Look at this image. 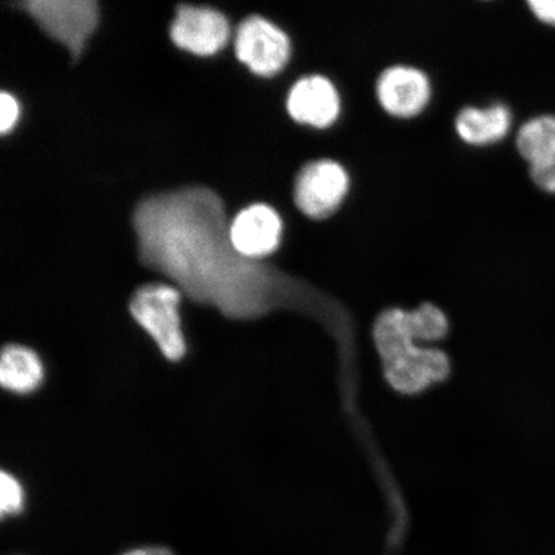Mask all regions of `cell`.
Instances as JSON below:
<instances>
[{
	"mask_svg": "<svg viewBox=\"0 0 555 555\" xmlns=\"http://www.w3.org/2000/svg\"><path fill=\"white\" fill-rule=\"evenodd\" d=\"M133 227L145 267L228 318H258L286 300V278L234 247L223 201L211 190L190 186L144 198Z\"/></svg>",
	"mask_w": 555,
	"mask_h": 555,
	"instance_id": "cell-1",
	"label": "cell"
},
{
	"mask_svg": "<svg viewBox=\"0 0 555 555\" xmlns=\"http://www.w3.org/2000/svg\"><path fill=\"white\" fill-rule=\"evenodd\" d=\"M179 304L177 287L152 283L135 291L129 307L135 322L149 333L170 362H179L186 352Z\"/></svg>",
	"mask_w": 555,
	"mask_h": 555,
	"instance_id": "cell-2",
	"label": "cell"
},
{
	"mask_svg": "<svg viewBox=\"0 0 555 555\" xmlns=\"http://www.w3.org/2000/svg\"><path fill=\"white\" fill-rule=\"evenodd\" d=\"M20 9L75 59L85 51L100 21L99 4L93 0H30Z\"/></svg>",
	"mask_w": 555,
	"mask_h": 555,
	"instance_id": "cell-3",
	"label": "cell"
},
{
	"mask_svg": "<svg viewBox=\"0 0 555 555\" xmlns=\"http://www.w3.org/2000/svg\"><path fill=\"white\" fill-rule=\"evenodd\" d=\"M350 190V177L335 159H314L298 171L295 186V204L305 217L323 220L332 217Z\"/></svg>",
	"mask_w": 555,
	"mask_h": 555,
	"instance_id": "cell-4",
	"label": "cell"
},
{
	"mask_svg": "<svg viewBox=\"0 0 555 555\" xmlns=\"http://www.w3.org/2000/svg\"><path fill=\"white\" fill-rule=\"evenodd\" d=\"M235 54L254 74L269 78L288 64L291 41L287 34L269 20L253 16L238 27Z\"/></svg>",
	"mask_w": 555,
	"mask_h": 555,
	"instance_id": "cell-5",
	"label": "cell"
},
{
	"mask_svg": "<svg viewBox=\"0 0 555 555\" xmlns=\"http://www.w3.org/2000/svg\"><path fill=\"white\" fill-rule=\"evenodd\" d=\"M431 81L422 69L395 65L382 72L376 85L377 100L388 115L412 119L431 100Z\"/></svg>",
	"mask_w": 555,
	"mask_h": 555,
	"instance_id": "cell-6",
	"label": "cell"
},
{
	"mask_svg": "<svg viewBox=\"0 0 555 555\" xmlns=\"http://www.w3.org/2000/svg\"><path fill=\"white\" fill-rule=\"evenodd\" d=\"M173 44L197 55H211L223 50L229 38L224 15L207 7L182 4L170 27Z\"/></svg>",
	"mask_w": 555,
	"mask_h": 555,
	"instance_id": "cell-7",
	"label": "cell"
},
{
	"mask_svg": "<svg viewBox=\"0 0 555 555\" xmlns=\"http://www.w3.org/2000/svg\"><path fill=\"white\" fill-rule=\"evenodd\" d=\"M287 111L298 124L315 129H327L341 114V96L327 76L308 75L291 88Z\"/></svg>",
	"mask_w": 555,
	"mask_h": 555,
	"instance_id": "cell-8",
	"label": "cell"
},
{
	"mask_svg": "<svg viewBox=\"0 0 555 555\" xmlns=\"http://www.w3.org/2000/svg\"><path fill=\"white\" fill-rule=\"evenodd\" d=\"M283 223L273 207L253 205L242 210L231 223V238L247 259L260 261L281 245Z\"/></svg>",
	"mask_w": 555,
	"mask_h": 555,
	"instance_id": "cell-9",
	"label": "cell"
},
{
	"mask_svg": "<svg viewBox=\"0 0 555 555\" xmlns=\"http://www.w3.org/2000/svg\"><path fill=\"white\" fill-rule=\"evenodd\" d=\"M386 377L400 392L415 393L425 390L434 382L446 379L449 359L439 350H421L411 347L385 362Z\"/></svg>",
	"mask_w": 555,
	"mask_h": 555,
	"instance_id": "cell-10",
	"label": "cell"
},
{
	"mask_svg": "<svg viewBox=\"0 0 555 555\" xmlns=\"http://www.w3.org/2000/svg\"><path fill=\"white\" fill-rule=\"evenodd\" d=\"M512 114L504 104L490 107H466L455 117L457 137L472 145H488L502 141L509 133Z\"/></svg>",
	"mask_w": 555,
	"mask_h": 555,
	"instance_id": "cell-11",
	"label": "cell"
},
{
	"mask_svg": "<svg viewBox=\"0 0 555 555\" xmlns=\"http://www.w3.org/2000/svg\"><path fill=\"white\" fill-rule=\"evenodd\" d=\"M44 367L38 353L29 347L9 345L0 360V384L11 392L30 393L41 385Z\"/></svg>",
	"mask_w": 555,
	"mask_h": 555,
	"instance_id": "cell-12",
	"label": "cell"
},
{
	"mask_svg": "<svg viewBox=\"0 0 555 555\" xmlns=\"http://www.w3.org/2000/svg\"><path fill=\"white\" fill-rule=\"evenodd\" d=\"M517 150L530 165L555 159V116L533 117L519 129Z\"/></svg>",
	"mask_w": 555,
	"mask_h": 555,
	"instance_id": "cell-13",
	"label": "cell"
},
{
	"mask_svg": "<svg viewBox=\"0 0 555 555\" xmlns=\"http://www.w3.org/2000/svg\"><path fill=\"white\" fill-rule=\"evenodd\" d=\"M24 508V489L9 472L0 475V511L2 516H16Z\"/></svg>",
	"mask_w": 555,
	"mask_h": 555,
	"instance_id": "cell-14",
	"label": "cell"
},
{
	"mask_svg": "<svg viewBox=\"0 0 555 555\" xmlns=\"http://www.w3.org/2000/svg\"><path fill=\"white\" fill-rule=\"evenodd\" d=\"M530 177L540 190L555 193V159L530 165Z\"/></svg>",
	"mask_w": 555,
	"mask_h": 555,
	"instance_id": "cell-15",
	"label": "cell"
},
{
	"mask_svg": "<svg viewBox=\"0 0 555 555\" xmlns=\"http://www.w3.org/2000/svg\"><path fill=\"white\" fill-rule=\"evenodd\" d=\"M0 131L4 135L15 127L20 115L17 101L11 94H0Z\"/></svg>",
	"mask_w": 555,
	"mask_h": 555,
	"instance_id": "cell-16",
	"label": "cell"
},
{
	"mask_svg": "<svg viewBox=\"0 0 555 555\" xmlns=\"http://www.w3.org/2000/svg\"><path fill=\"white\" fill-rule=\"evenodd\" d=\"M527 5L541 23L555 26V0H530Z\"/></svg>",
	"mask_w": 555,
	"mask_h": 555,
	"instance_id": "cell-17",
	"label": "cell"
},
{
	"mask_svg": "<svg viewBox=\"0 0 555 555\" xmlns=\"http://www.w3.org/2000/svg\"><path fill=\"white\" fill-rule=\"evenodd\" d=\"M124 555H172L168 550L164 547H142V550H134Z\"/></svg>",
	"mask_w": 555,
	"mask_h": 555,
	"instance_id": "cell-18",
	"label": "cell"
}]
</instances>
